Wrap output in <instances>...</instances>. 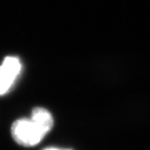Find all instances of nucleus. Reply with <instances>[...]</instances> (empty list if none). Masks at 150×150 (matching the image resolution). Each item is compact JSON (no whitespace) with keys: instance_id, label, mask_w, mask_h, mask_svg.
<instances>
[{"instance_id":"1","label":"nucleus","mask_w":150,"mask_h":150,"mask_svg":"<svg viewBox=\"0 0 150 150\" xmlns=\"http://www.w3.org/2000/svg\"><path fill=\"white\" fill-rule=\"evenodd\" d=\"M11 134L16 143L25 147L38 144L46 136L43 129L30 118L17 119L12 125Z\"/></svg>"},{"instance_id":"2","label":"nucleus","mask_w":150,"mask_h":150,"mask_svg":"<svg viewBox=\"0 0 150 150\" xmlns=\"http://www.w3.org/2000/svg\"><path fill=\"white\" fill-rule=\"evenodd\" d=\"M22 71V64L16 56H8L0 65V96L10 91Z\"/></svg>"},{"instance_id":"3","label":"nucleus","mask_w":150,"mask_h":150,"mask_svg":"<svg viewBox=\"0 0 150 150\" xmlns=\"http://www.w3.org/2000/svg\"><path fill=\"white\" fill-rule=\"evenodd\" d=\"M30 118L37 123L46 134L50 132L54 126V118L51 112L44 108H34L32 110Z\"/></svg>"},{"instance_id":"4","label":"nucleus","mask_w":150,"mask_h":150,"mask_svg":"<svg viewBox=\"0 0 150 150\" xmlns=\"http://www.w3.org/2000/svg\"><path fill=\"white\" fill-rule=\"evenodd\" d=\"M43 150H71L68 149H59V148H54V147H49V148H46Z\"/></svg>"}]
</instances>
